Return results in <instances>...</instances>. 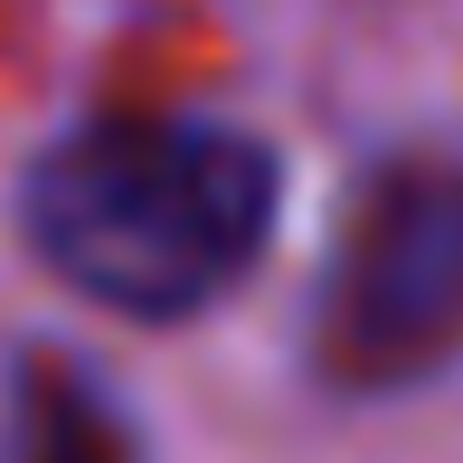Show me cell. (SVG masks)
<instances>
[{"mask_svg":"<svg viewBox=\"0 0 463 463\" xmlns=\"http://www.w3.org/2000/svg\"><path fill=\"white\" fill-rule=\"evenodd\" d=\"M312 360L341 388H416L463 360V161H388L350 199Z\"/></svg>","mask_w":463,"mask_h":463,"instance_id":"obj_2","label":"cell"},{"mask_svg":"<svg viewBox=\"0 0 463 463\" xmlns=\"http://www.w3.org/2000/svg\"><path fill=\"white\" fill-rule=\"evenodd\" d=\"M10 463H142V435L76 360H29L19 369Z\"/></svg>","mask_w":463,"mask_h":463,"instance_id":"obj_3","label":"cell"},{"mask_svg":"<svg viewBox=\"0 0 463 463\" xmlns=\"http://www.w3.org/2000/svg\"><path fill=\"white\" fill-rule=\"evenodd\" d=\"M284 218V161L218 114L67 123L19 180V237L67 293L123 322H189L256 275Z\"/></svg>","mask_w":463,"mask_h":463,"instance_id":"obj_1","label":"cell"}]
</instances>
